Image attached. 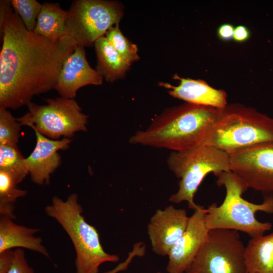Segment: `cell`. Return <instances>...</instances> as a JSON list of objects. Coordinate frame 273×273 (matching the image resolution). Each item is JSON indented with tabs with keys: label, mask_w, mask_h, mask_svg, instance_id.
<instances>
[{
	"label": "cell",
	"mask_w": 273,
	"mask_h": 273,
	"mask_svg": "<svg viewBox=\"0 0 273 273\" xmlns=\"http://www.w3.org/2000/svg\"><path fill=\"white\" fill-rule=\"evenodd\" d=\"M0 53V108L16 109L54 89L65 59L76 45L69 36L56 41L27 29L12 11L6 20Z\"/></svg>",
	"instance_id": "1"
},
{
	"label": "cell",
	"mask_w": 273,
	"mask_h": 273,
	"mask_svg": "<svg viewBox=\"0 0 273 273\" xmlns=\"http://www.w3.org/2000/svg\"><path fill=\"white\" fill-rule=\"evenodd\" d=\"M220 111L189 103L167 108L129 142L172 151L189 150L203 143Z\"/></svg>",
	"instance_id": "2"
},
{
	"label": "cell",
	"mask_w": 273,
	"mask_h": 273,
	"mask_svg": "<svg viewBox=\"0 0 273 273\" xmlns=\"http://www.w3.org/2000/svg\"><path fill=\"white\" fill-rule=\"evenodd\" d=\"M217 177V184L223 186L226 193L221 205L214 203L207 208L205 223L208 230H233L253 238L271 229L270 222L258 221L255 214L258 211L273 214V194L265 197L261 203H251L242 197L248 188L234 173L223 172Z\"/></svg>",
	"instance_id": "3"
},
{
	"label": "cell",
	"mask_w": 273,
	"mask_h": 273,
	"mask_svg": "<svg viewBox=\"0 0 273 273\" xmlns=\"http://www.w3.org/2000/svg\"><path fill=\"white\" fill-rule=\"evenodd\" d=\"M44 211L70 237L76 253V273H98L102 264L119 261L118 255L105 251L97 229L85 221L76 194H70L65 200L54 196Z\"/></svg>",
	"instance_id": "4"
},
{
	"label": "cell",
	"mask_w": 273,
	"mask_h": 273,
	"mask_svg": "<svg viewBox=\"0 0 273 273\" xmlns=\"http://www.w3.org/2000/svg\"><path fill=\"white\" fill-rule=\"evenodd\" d=\"M266 142H273V118L255 108L235 103L221 110L202 144L230 155Z\"/></svg>",
	"instance_id": "5"
},
{
	"label": "cell",
	"mask_w": 273,
	"mask_h": 273,
	"mask_svg": "<svg viewBox=\"0 0 273 273\" xmlns=\"http://www.w3.org/2000/svg\"><path fill=\"white\" fill-rule=\"evenodd\" d=\"M167 163L169 169L180 178L178 190L170 196L169 201L174 203L187 201L194 210L198 206L194 202V196L204 177L209 173L217 176L230 171L229 155L206 144L172 151Z\"/></svg>",
	"instance_id": "6"
},
{
	"label": "cell",
	"mask_w": 273,
	"mask_h": 273,
	"mask_svg": "<svg viewBox=\"0 0 273 273\" xmlns=\"http://www.w3.org/2000/svg\"><path fill=\"white\" fill-rule=\"evenodd\" d=\"M46 105L30 102L28 112L17 118L21 126H28L52 140L71 139L79 131H86L88 116L74 99L63 97L45 100Z\"/></svg>",
	"instance_id": "7"
},
{
	"label": "cell",
	"mask_w": 273,
	"mask_h": 273,
	"mask_svg": "<svg viewBox=\"0 0 273 273\" xmlns=\"http://www.w3.org/2000/svg\"><path fill=\"white\" fill-rule=\"evenodd\" d=\"M123 14V6L117 2L74 1L68 10L66 35L76 45L90 47L109 29L118 24Z\"/></svg>",
	"instance_id": "8"
},
{
	"label": "cell",
	"mask_w": 273,
	"mask_h": 273,
	"mask_svg": "<svg viewBox=\"0 0 273 273\" xmlns=\"http://www.w3.org/2000/svg\"><path fill=\"white\" fill-rule=\"evenodd\" d=\"M245 249L238 231L210 230L205 243L185 273H248Z\"/></svg>",
	"instance_id": "9"
},
{
	"label": "cell",
	"mask_w": 273,
	"mask_h": 273,
	"mask_svg": "<svg viewBox=\"0 0 273 273\" xmlns=\"http://www.w3.org/2000/svg\"><path fill=\"white\" fill-rule=\"evenodd\" d=\"M229 156L230 171L248 189L273 193V142L245 147Z\"/></svg>",
	"instance_id": "10"
},
{
	"label": "cell",
	"mask_w": 273,
	"mask_h": 273,
	"mask_svg": "<svg viewBox=\"0 0 273 273\" xmlns=\"http://www.w3.org/2000/svg\"><path fill=\"white\" fill-rule=\"evenodd\" d=\"M207 209L198 205L190 217L187 228L168 254V273H185L205 243L209 230L205 223Z\"/></svg>",
	"instance_id": "11"
},
{
	"label": "cell",
	"mask_w": 273,
	"mask_h": 273,
	"mask_svg": "<svg viewBox=\"0 0 273 273\" xmlns=\"http://www.w3.org/2000/svg\"><path fill=\"white\" fill-rule=\"evenodd\" d=\"M189 219L185 209L172 205L157 210L147 228L152 251L158 255H168L186 231Z\"/></svg>",
	"instance_id": "12"
},
{
	"label": "cell",
	"mask_w": 273,
	"mask_h": 273,
	"mask_svg": "<svg viewBox=\"0 0 273 273\" xmlns=\"http://www.w3.org/2000/svg\"><path fill=\"white\" fill-rule=\"evenodd\" d=\"M103 77L89 65L83 47L75 45L65 60L54 89L61 97L74 99L77 90L87 85L102 84Z\"/></svg>",
	"instance_id": "13"
},
{
	"label": "cell",
	"mask_w": 273,
	"mask_h": 273,
	"mask_svg": "<svg viewBox=\"0 0 273 273\" xmlns=\"http://www.w3.org/2000/svg\"><path fill=\"white\" fill-rule=\"evenodd\" d=\"M34 131L36 145L26 159L31 180L37 185H43L49 183L51 175L61 164L58 151L67 149L72 139L52 140Z\"/></svg>",
	"instance_id": "14"
},
{
	"label": "cell",
	"mask_w": 273,
	"mask_h": 273,
	"mask_svg": "<svg viewBox=\"0 0 273 273\" xmlns=\"http://www.w3.org/2000/svg\"><path fill=\"white\" fill-rule=\"evenodd\" d=\"M174 78L179 80L177 86L167 83H160L168 89V94L172 97L187 103L220 110L228 105L227 94L224 90L216 89L203 80L181 78L177 75Z\"/></svg>",
	"instance_id": "15"
},
{
	"label": "cell",
	"mask_w": 273,
	"mask_h": 273,
	"mask_svg": "<svg viewBox=\"0 0 273 273\" xmlns=\"http://www.w3.org/2000/svg\"><path fill=\"white\" fill-rule=\"evenodd\" d=\"M13 220L1 216L0 252L16 247L23 248L49 258V252L42 244V239L34 236L40 230L17 224Z\"/></svg>",
	"instance_id": "16"
},
{
	"label": "cell",
	"mask_w": 273,
	"mask_h": 273,
	"mask_svg": "<svg viewBox=\"0 0 273 273\" xmlns=\"http://www.w3.org/2000/svg\"><path fill=\"white\" fill-rule=\"evenodd\" d=\"M94 44L98 60L97 72L111 82L123 77L131 63L120 54L104 36L97 40Z\"/></svg>",
	"instance_id": "17"
},
{
	"label": "cell",
	"mask_w": 273,
	"mask_h": 273,
	"mask_svg": "<svg viewBox=\"0 0 273 273\" xmlns=\"http://www.w3.org/2000/svg\"><path fill=\"white\" fill-rule=\"evenodd\" d=\"M244 259L248 273H273V232L251 238Z\"/></svg>",
	"instance_id": "18"
},
{
	"label": "cell",
	"mask_w": 273,
	"mask_h": 273,
	"mask_svg": "<svg viewBox=\"0 0 273 273\" xmlns=\"http://www.w3.org/2000/svg\"><path fill=\"white\" fill-rule=\"evenodd\" d=\"M67 14L68 10H63L59 4L44 3L33 32L53 41L59 40L66 35Z\"/></svg>",
	"instance_id": "19"
},
{
	"label": "cell",
	"mask_w": 273,
	"mask_h": 273,
	"mask_svg": "<svg viewBox=\"0 0 273 273\" xmlns=\"http://www.w3.org/2000/svg\"><path fill=\"white\" fill-rule=\"evenodd\" d=\"M18 183L7 171L0 170V214L1 216L16 218L14 203L25 196L27 192L17 188Z\"/></svg>",
	"instance_id": "20"
},
{
	"label": "cell",
	"mask_w": 273,
	"mask_h": 273,
	"mask_svg": "<svg viewBox=\"0 0 273 273\" xmlns=\"http://www.w3.org/2000/svg\"><path fill=\"white\" fill-rule=\"evenodd\" d=\"M0 170L12 174L18 184L29 174L26 158L22 155L17 146L0 145Z\"/></svg>",
	"instance_id": "21"
},
{
	"label": "cell",
	"mask_w": 273,
	"mask_h": 273,
	"mask_svg": "<svg viewBox=\"0 0 273 273\" xmlns=\"http://www.w3.org/2000/svg\"><path fill=\"white\" fill-rule=\"evenodd\" d=\"M21 126L10 111L0 108V145L17 146Z\"/></svg>",
	"instance_id": "22"
},
{
	"label": "cell",
	"mask_w": 273,
	"mask_h": 273,
	"mask_svg": "<svg viewBox=\"0 0 273 273\" xmlns=\"http://www.w3.org/2000/svg\"><path fill=\"white\" fill-rule=\"evenodd\" d=\"M105 35L111 46L126 59L132 63L139 59L136 46L123 35L119 23L109 29Z\"/></svg>",
	"instance_id": "23"
},
{
	"label": "cell",
	"mask_w": 273,
	"mask_h": 273,
	"mask_svg": "<svg viewBox=\"0 0 273 273\" xmlns=\"http://www.w3.org/2000/svg\"><path fill=\"white\" fill-rule=\"evenodd\" d=\"M10 2L27 29L33 31L42 5L35 0H11Z\"/></svg>",
	"instance_id": "24"
},
{
	"label": "cell",
	"mask_w": 273,
	"mask_h": 273,
	"mask_svg": "<svg viewBox=\"0 0 273 273\" xmlns=\"http://www.w3.org/2000/svg\"><path fill=\"white\" fill-rule=\"evenodd\" d=\"M8 273H34L25 257L24 251L21 248L14 250L12 265Z\"/></svg>",
	"instance_id": "25"
},
{
	"label": "cell",
	"mask_w": 273,
	"mask_h": 273,
	"mask_svg": "<svg viewBox=\"0 0 273 273\" xmlns=\"http://www.w3.org/2000/svg\"><path fill=\"white\" fill-rule=\"evenodd\" d=\"M14 250H7L0 252V273H8L12 264Z\"/></svg>",
	"instance_id": "26"
},
{
	"label": "cell",
	"mask_w": 273,
	"mask_h": 273,
	"mask_svg": "<svg viewBox=\"0 0 273 273\" xmlns=\"http://www.w3.org/2000/svg\"><path fill=\"white\" fill-rule=\"evenodd\" d=\"M12 5L9 0L0 1V35L2 38L4 25L10 12L13 11Z\"/></svg>",
	"instance_id": "27"
},
{
	"label": "cell",
	"mask_w": 273,
	"mask_h": 273,
	"mask_svg": "<svg viewBox=\"0 0 273 273\" xmlns=\"http://www.w3.org/2000/svg\"><path fill=\"white\" fill-rule=\"evenodd\" d=\"M235 27L229 23H224L219 26L217 30L218 37L221 40L228 41L233 39Z\"/></svg>",
	"instance_id": "28"
},
{
	"label": "cell",
	"mask_w": 273,
	"mask_h": 273,
	"mask_svg": "<svg viewBox=\"0 0 273 273\" xmlns=\"http://www.w3.org/2000/svg\"><path fill=\"white\" fill-rule=\"evenodd\" d=\"M250 36L248 28L244 25H239L235 28L233 39L238 42H243L247 40Z\"/></svg>",
	"instance_id": "29"
},
{
	"label": "cell",
	"mask_w": 273,
	"mask_h": 273,
	"mask_svg": "<svg viewBox=\"0 0 273 273\" xmlns=\"http://www.w3.org/2000/svg\"><path fill=\"white\" fill-rule=\"evenodd\" d=\"M132 260L133 257L129 255L124 261L118 264L115 268L106 271L104 273H117L119 271L125 270Z\"/></svg>",
	"instance_id": "30"
},
{
	"label": "cell",
	"mask_w": 273,
	"mask_h": 273,
	"mask_svg": "<svg viewBox=\"0 0 273 273\" xmlns=\"http://www.w3.org/2000/svg\"><path fill=\"white\" fill-rule=\"evenodd\" d=\"M159 273H160V272H159Z\"/></svg>",
	"instance_id": "31"
}]
</instances>
